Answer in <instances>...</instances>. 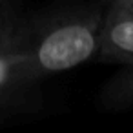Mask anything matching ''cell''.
<instances>
[{
  "mask_svg": "<svg viewBox=\"0 0 133 133\" xmlns=\"http://www.w3.org/2000/svg\"><path fill=\"white\" fill-rule=\"evenodd\" d=\"M104 13L98 9H66L22 29L18 51L33 78L77 68L98 51Z\"/></svg>",
  "mask_w": 133,
  "mask_h": 133,
  "instance_id": "cell-1",
  "label": "cell"
},
{
  "mask_svg": "<svg viewBox=\"0 0 133 133\" xmlns=\"http://www.w3.org/2000/svg\"><path fill=\"white\" fill-rule=\"evenodd\" d=\"M97 57L104 62L133 68V13L111 6L104 11Z\"/></svg>",
  "mask_w": 133,
  "mask_h": 133,
  "instance_id": "cell-2",
  "label": "cell"
},
{
  "mask_svg": "<svg viewBox=\"0 0 133 133\" xmlns=\"http://www.w3.org/2000/svg\"><path fill=\"white\" fill-rule=\"evenodd\" d=\"M106 102L109 106H128L133 104V68L118 73L108 86H106Z\"/></svg>",
  "mask_w": 133,
  "mask_h": 133,
  "instance_id": "cell-3",
  "label": "cell"
},
{
  "mask_svg": "<svg viewBox=\"0 0 133 133\" xmlns=\"http://www.w3.org/2000/svg\"><path fill=\"white\" fill-rule=\"evenodd\" d=\"M6 4L0 2V53H13L18 51L22 40V29L6 11Z\"/></svg>",
  "mask_w": 133,
  "mask_h": 133,
  "instance_id": "cell-4",
  "label": "cell"
},
{
  "mask_svg": "<svg viewBox=\"0 0 133 133\" xmlns=\"http://www.w3.org/2000/svg\"><path fill=\"white\" fill-rule=\"evenodd\" d=\"M109 6L111 8H117V9H122V11H128V13H133V0H118V2H113Z\"/></svg>",
  "mask_w": 133,
  "mask_h": 133,
  "instance_id": "cell-5",
  "label": "cell"
},
{
  "mask_svg": "<svg viewBox=\"0 0 133 133\" xmlns=\"http://www.w3.org/2000/svg\"><path fill=\"white\" fill-rule=\"evenodd\" d=\"M0 2H4L6 6H9V4H11V0H0Z\"/></svg>",
  "mask_w": 133,
  "mask_h": 133,
  "instance_id": "cell-6",
  "label": "cell"
},
{
  "mask_svg": "<svg viewBox=\"0 0 133 133\" xmlns=\"http://www.w3.org/2000/svg\"><path fill=\"white\" fill-rule=\"evenodd\" d=\"M113 2H118V0H109V4H113ZM109 4H108V6H109Z\"/></svg>",
  "mask_w": 133,
  "mask_h": 133,
  "instance_id": "cell-7",
  "label": "cell"
}]
</instances>
